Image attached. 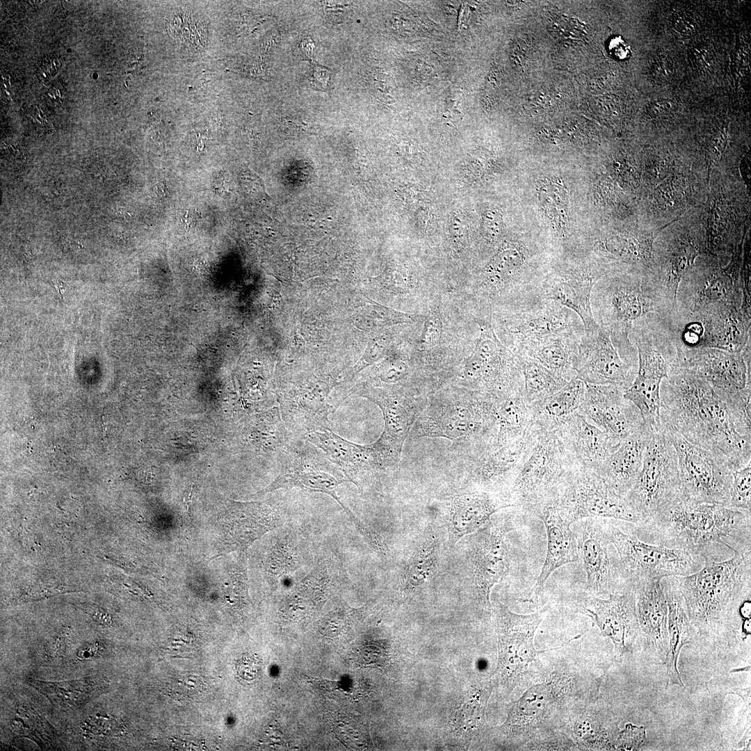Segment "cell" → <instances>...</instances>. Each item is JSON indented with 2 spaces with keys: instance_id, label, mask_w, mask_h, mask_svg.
I'll return each mask as SVG.
<instances>
[{
  "instance_id": "cell-34",
  "label": "cell",
  "mask_w": 751,
  "mask_h": 751,
  "mask_svg": "<svg viewBox=\"0 0 751 751\" xmlns=\"http://www.w3.org/2000/svg\"><path fill=\"white\" fill-rule=\"evenodd\" d=\"M661 581L668 604L669 651L665 665L668 685H677L685 688L678 669L679 656L682 647L691 643L695 634L674 576L663 578Z\"/></svg>"
},
{
  "instance_id": "cell-6",
  "label": "cell",
  "mask_w": 751,
  "mask_h": 751,
  "mask_svg": "<svg viewBox=\"0 0 751 751\" xmlns=\"http://www.w3.org/2000/svg\"><path fill=\"white\" fill-rule=\"evenodd\" d=\"M496 396L474 392L463 401L432 404L417 421L415 437H442L467 448L475 462L495 449Z\"/></svg>"
},
{
  "instance_id": "cell-48",
  "label": "cell",
  "mask_w": 751,
  "mask_h": 751,
  "mask_svg": "<svg viewBox=\"0 0 751 751\" xmlns=\"http://www.w3.org/2000/svg\"><path fill=\"white\" fill-rule=\"evenodd\" d=\"M646 739V732L643 727H637L627 724L624 730L620 732L615 743L617 750H634L643 745Z\"/></svg>"
},
{
  "instance_id": "cell-29",
  "label": "cell",
  "mask_w": 751,
  "mask_h": 751,
  "mask_svg": "<svg viewBox=\"0 0 751 751\" xmlns=\"http://www.w3.org/2000/svg\"><path fill=\"white\" fill-rule=\"evenodd\" d=\"M654 431L644 423L623 439L619 447L609 456L590 467L610 487L625 496L640 474L645 448Z\"/></svg>"
},
{
  "instance_id": "cell-24",
  "label": "cell",
  "mask_w": 751,
  "mask_h": 751,
  "mask_svg": "<svg viewBox=\"0 0 751 751\" xmlns=\"http://www.w3.org/2000/svg\"><path fill=\"white\" fill-rule=\"evenodd\" d=\"M580 612L592 619L601 636L612 640L620 656L629 652L642 636L633 589L611 594L608 599L592 596L582 603Z\"/></svg>"
},
{
  "instance_id": "cell-15",
  "label": "cell",
  "mask_w": 751,
  "mask_h": 751,
  "mask_svg": "<svg viewBox=\"0 0 751 751\" xmlns=\"http://www.w3.org/2000/svg\"><path fill=\"white\" fill-rule=\"evenodd\" d=\"M674 367L687 369L703 378L724 398L750 404V346L741 353L678 346Z\"/></svg>"
},
{
  "instance_id": "cell-22",
  "label": "cell",
  "mask_w": 751,
  "mask_h": 751,
  "mask_svg": "<svg viewBox=\"0 0 751 751\" xmlns=\"http://www.w3.org/2000/svg\"><path fill=\"white\" fill-rule=\"evenodd\" d=\"M543 619L541 612L520 615L499 605L496 622L503 677L514 686L524 676L538 652L533 646L535 631Z\"/></svg>"
},
{
  "instance_id": "cell-35",
  "label": "cell",
  "mask_w": 751,
  "mask_h": 751,
  "mask_svg": "<svg viewBox=\"0 0 751 751\" xmlns=\"http://www.w3.org/2000/svg\"><path fill=\"white\" fill-rule=\"evenodd\" d=\"M583 332H568L530 341L514 352L535 360L570 381L576 377L574 363Z\"/></svg>"
},
{
  "instance_id": "cell-1",
  "label": "cell",
  "mask_w": 751,
  "mask_h": 751,
  "mask_svg": "<svg viewBox=\"0 0 751 751\" xmlns=\"http://www.w3.org/2000/svg\"><path fill=\"white\" fill-rule=\"evenodd\" d=\"M661 427L726 461L734 471L751 460L750 408L721 396L698 375L674 367L661 384Z\"/></svg>"
},
{
  "instance_id": "cell-26",
  "label": "cell",
  "mask_w": 751,
  "mask_h": 751,
  "mask_svg": "<svg viewBox=\"0 0 751 751\" xmlns=\"http://www.w3.org/2000/svg\"><path fill=\"white\" fill-rule=\"evenodd\" d=\"M227 515L220 519L218 554L244 553L257 540L279 527L277 510L261 502H235Z\"/></svg>"
},
{
  "instance_id": "cell-14",
  "label": "cell",
  "mask_w": 751,
  "mask_h": 751,
  "mask_svg": "<svg viewBox=\"0 0 751 751\" xmlns=\"http://www.w3.org/2000/svg\"><path fill=\"white\" fill-rule=\"evenodd\" d=\"M554 502L571 524L586 517L620 520L634 524L642 519L623 496L590 467L578 468Z\"/></svg>"
},
{
  "instance_id": "cell-47",
  "label": "cell",
  "mask_w": 751,
  "mask_h": 751,
  "mask_svg": "<svg viewBox=\"0 0 751 751\" xmlns=\"http://www.w3.org/2000/svg\"><path fill=\"white\" fill-rule=\"evenodd\" d=\"M409 366L405 360L394 357L381 364L376 376L385 383L395 384L406 378Z\"/></svg>"
},
{
  "instance_id": "cell-54",
  "label": "cell",
  "mask_w": 751,
  "mask_h": 751,
  "mask_svg": "<svg viewBox=\"0 0 751 751\" xmlns=\"http://www.w3.org/2000/svg\"><path fill=\"white\" fill-rule=\"evenodd\" d=\"M60 67V61L54 56L44 58L39 65V74L41 78L49 79L56 74Z\"/></svg>"
},
{
  "instance_id": "cell-4",
  "label": "cell",
  "mask_w": 751,
  "mask_h": 751,
  "mask_svg": "<svg viewBox=\"0 0 751 751\" xmlns=\"http://www.w3.org/2000/svg\"><path fill=\"white\" fill-rule=\"evenodd\" d=\"M638 356L637 375L624 396L640 411L643 422L661 427L662 380L675 366L679 341L672 320L652 315L636 323L629 333Z\"/></svg>"
},
{
  "instance_id": "cell-25",
  "label": "cell",
  "mask_w": 751,
  "mask_h": 751,
  "mask_svg": "<svg viewBox=\"0 0 751 751\" xmlns=\"http://www.w3.org/2000/svg\"><path fill=\"white\" fill-rule=\"evenodd\" d=\"M540 428L533 423L510 444L483 454L474 462L473 474L479 489L506 496L533 447ZM500 495V494H499Z\"/></svg>"
},
{
  "instance_id": "cell-43",
  "label": "cell",
  "mask_w": 751,
  "mask_h": 751,
  "mask_svg": "<svg viewBox=\"0 0 751 751\" xmlns=\"http://www.w3.org/2000/svg\"><path fill=\"white\" fill-rule=\"evenodd\" d=\"M417 315L395 311L385 307L371 305L364 310L360 316L359 323L362 328L368 330L377 326L411 323L416 321Z\"/></svg>"
},
{
  "instance_id": "cell-31",
  "label": "cell",
  "mask_w": 751,
  "mask_h": 751,
  "mask_svg": "<svg viewBox=\"0 0 751 751\" xmlns=\"http://www.w3.org/2000/svg\"><path fill=\"white\" fill-rule=\"evenodd\" d=\"M691 320L698 321L702 327L698 348L741 353L750 346V313L742 307H726L681 322Z\"/></svg>"
},
{
  "instance_id": "cell-11",
  "label": "cell",
  "mask_w": 751,
  "mask_h": 751,
  "mask_svg": "<svg viewBox=\"0 0 751 751\" xmlns=\"http://www.w3.org/2000/svg\"><path fill=\"white\" fill-rule=\"evenodd\" d=\"M627 525L622 528L607 519L606 530L620 560L627 586L632 588L641 581L668 576L690 575L702 567L687 552L639 539Z\"/></svg>"
},
{
  "instance_id": "cell-37",
  "label": "cell",
  "mask_w": 751,
  "mask_h": 751,
  "mask_svg": "<svg viewBox=\"0 0 751 751\" xmlns=\"http://www.w3.org/2000/svg\"><path fill=\"white\" fill-rule=\"evenodd\" d=\"M585 390L586 383L575 377L558 391L530 405L533 423L551 431L559 422L579 412Z\"/></svg>"
},
{
  "instance_id": "cell-8",
  "label": "cell",
  "mask_w": 751,
  "mask_h": 751,
  "mask_svg": "<svg viewBox=\"0 0 751 751\" xmlns=\"http://www.w3.org/2000/svg\"><path fill=\"white\" fill-rule=\"evenodd\" d=\"M280 474L258 494L299 487L328 494L343 508L360 534L368 541L374 538L375 533L353 514L337 493L339 485L351 482L350 478L321 450L302 438L293 437L280 454Z\"/></svg>"
},
{
  "instance_id": "cell-45",
  "label": "cell",
  "mask_w": 751,
  "mask_h": 751,
  "mask_svg": "<svg viewBox=\"0 0 751 751\" xmlns=\"http://www.w3.org/2000/svg\"><path fill=\"white\" fill-rule=\"evenodd\" d=\"M442 330V321L439 311L436 307H432L424 321L421 334L417 341L418 348L425 350L437 346L440 341Z\"/></svg>"
},
{
  "instance_id": "cell-40",
  "label": "cell",
  "mask_w": 751,
  "mask_h": 751,
  "mask_svg": "<svg viewBox=\"0 0 751 751\" xmlns=\"http://www.w3.org/2000/svg\"><path fill=\"white\" fill-rule=\"evenodd\" d=\"M516 355L522 371L523 397L529 405L551 396L569 382L535 360L524 355Z\"/></svg>"
},
{
  "instance_id": "cell-16",
  "label": "cell",
  "mask_w": 751,
  "mask_h": 751,
  "mask_svg": "<svg viewBox=\"0 0 751 751\" xmlns=\"http://www.w3.org/2000/svg\"><path fill=\"white\" fill-rule=\"evenodd\" d=\"M607 519L586 517L574 524L577 551L586 574V588L595 596L631 589L622 576L617 550L606 530Z\"/></svg>"
},
{
  "instance_id": "cell-30",
  "label": "cell",
  "mask_w": 751,
  "mask_h": 751,
  "mask_svg": "<svg viewBox=\"0 0 751 751\" xmlns=\"http://www.w3.org/2000/svg\"><path fill=\"white\" fill-rule=\"evenodd\" d=\"M661 580L641 581L633 590L642 636L665 665L668 654V604Z\"/></svg>"
},
{
  "instance_id": "cell-32",
  "label": "cell",
  "mask_w": 751,
  "mask_h": 751,
  "mask_svg": "<svg viewBox=\"0 0 751 751\" xmlns=\"http://www.w3.org/2000/svg\"><path fill=\"white\" fill-rule=\"evenodd\" d=\"M534 515L543 522L547 537L545 560L535 583L536 590L540 591L556 570L578 562L579 557L572 524L561 514L554 501L543 506Z\"/></svg>"
},
{
  "instance_id": "cell-27",
  "label": "cell",
  "mask_w": 751,
  "mask_h": 751,
  "mask_svg": "<svg viewBox=\"0 0 751 751\" xmlns=\"http://www.w3.org/2000/svg\"><path fill=\"white\" fill-rule=\"evenodd\" d=\"M551 431L577 467L599 463L613 453L622 442L588 422L579 412L559 422Z\"/></svg>"
},
{
  "instance_id": "cell-55",
  "label": "cell",
  "mask_w": 751,
  "mask_h": 751,
  "mask_svg": "<svg viewBox=\"0 0 751 751\" xmlns=\"http://www.w3.org/2000/svg\"><path fill=\"white\" fill-rule=\"evenodd\" d=\"M610 54L617 59H624L630 54L629 47L620 36L612 38L608 45Z\"/></svg>"
},
{
  "instance_id": "cell-3",
  "label": "cell",
  "mask_w": 751,
  "mask_h": 751,
  "mask_svg": "<svg viewBox=\"0 0 751 751\" xmlns=\"http://www.w3.org/2000/svg\"><path fill=\"white\" fill-rule=\"evenodd\" d=\"M696 637L732 639L750 626L751 553L706 562L697 572L674 576Z\"/></svg>"
},
{
  "instance_id": "cell-42",
  "label": "cell",
  "mask_w": 751,
  "mask_h": 751,
  "mask_svg": "<svg viewBox=\"0 0 751 751\" xmlns=\"http://www.w3.org/2000/svg\"><path fill=\"white\" fill-rule=\"evenodd\" d=\"M276 547L270 568L274 579L279 581L298 570L302 565V560L300 547L294 537L287 534Z\"/></svg>"
},
{
  "instance_id": "cell-39",
  "label": "cell",
  "mask_w": 751,
  "mask_h": 751,
  "mask_svg": "<svg viewBox=\"0 0 751 751\" xmlns=\"http://www.w3.org/2000/svg\"><path fill=\"white\" fill-rule=\"evenodd\" d=\"M496 415L499 430L495 450L522 437L533 423L531 406L522 394L498 396Z\"/></svg>"
},
{
  "instance_id": "cell-21",
  "label": "cell",
  "mask_w": 751,
  "mask_h": 751,
  "mask_svg": "<svg viewBox=\"0 0 751 751\" xmlns=\"http://www.w3.org/2000/svg\"><path fill=\"white\" fill-rule=\"evenodd\" d=\"M514 528L510 519L488 525L476 537L470 549V561L474 598L478 606L490 612V592L508 570L509 561L504 542L506 535Z\"/></svg>"
},
{
  "instance_id": "cell-49",
  "label": "cell",
  "mask_w": 751,
  "mask_h": 751,
  "mask_svg": "<svg viewBox=\"0 0 751 751\" xmlns=\"http://www.w3.org/2000/svg\"><path fill=\"white\" fill-rule=\"evenodd\" d=\"M108 652V643L103 640H96L80 646L76 652V657L80 661H90L103 657Z\"/></svg>"
},
{
  "instance_id": "cell-53",
  "label": "cell",
  "mask_w": 751,
  "mask_h": 751,
  "mask_svg": "<svg viewBox=\"0 0 751 751\" xmlns=\"http://www.w3.org/2000/svg\"><path fill=\"white\" fill-rule=\"evenodd\" d=\"M727 140V131L724 129L720 132V134L713 140L711 145H710L708 152V159L709 165L715 163L716 160L720 156L721 152L725 149Z\"/></svg>"
},
{
  "instance_id": "cell-51",
  "label": "cell",
  "mask_w": 751,
  "mask_h": 751,
  "mask_svg": "<svg viewBox=\"0 0 751 751\" xmlns=\"http://www.w3.org/2000/svg\"><path fill=\"white\" fill-rule=\"evenodd\" d=\"M677 109V103L670 99H659L649 104L646 111L653 118H665L674 113Z\"/></svg>"
},
{
  "instance_id": "cell-50",
  "label": "cell",
  "mask_w": 751,
  "mask_h": 751,
  "mask_svg": "<svg viewBox=\"0 0 751 751\" xmlns=\"http://www.w3.org/2000/svg\"><path fill=\"white\" fill-rule=\"evenodd\" d=\"M70 642V638L65 632H62L54 636L45 645V655L49 659L61 658L65 654Z\"/></svg>"
},
{
  "instance_id": "cell-33",
  "label": "cell",
  "mask_w": 751,
  "mask_h": 751,
  "mask_svg": "<svg viewBox=\"0 0 751 751\" xmlns=\"http://www.w3.org/2000/svg\"><path fill=\"white\" fill-rule=\"evenodd\" d=\"M512 507L502 496L477 489L457 495L452 500L449 529L455 541L474 533L490 522L493 514Z\"/></svg>"
},
{
  "instance_id": "cell-20",
  "label": "cell",
  "mask_w": 751,
  "mask_h": 751,
  "mask_svg": "<svg viewBox=\"0 0 751 751\" xmlns=\"http://www.w3.org/2000/svg\"><path fill=\"white\" fill-rule=\"evenodd\" d=\"M702 251L694 238L680 236L670 240L655 252L644 275L645 282L663 309L677 315L676 299L679 285L693 266Z\"/></svg>"
},
{
  "instance_id": "cell-2",
  "label": "cell",
  "mask_w": 751,
  "mask_h": 751,
  "mask_svg": "<svg viewBox=\"0 0 751 751\" xmlns=\"http://www.w3.org/2000/svg\"><path fill=\"white\" fill-rule=\"evenodd\" d=\"M629 527L641 540L683 550L702 566L751 553V510L683 499Z\"/></svg>"
},
{
  "instance_id": "cell-52",
  "label": "cell",
  "mask_w": 751,
  "mask_h": 751,
  "mask_svg": "<svg viewBox=\"0 0 751 751\" xmlns=\"http://www.w3.org/2000/svg\"><path fill=\"white\" fill-rule=\"evenodd\" d=\"M81 609L97 624L105 627L111 625V617L109 613L103 608L93 604H81Z\"/></svg>"
},
{
  "instance_id": "cell-38",
  "label": "cell",
  "mask_w": 751,
  "mask_h": 751,
  "mask_svg": "<svg viewBox=\"0 0 751 751\" xmlns=\"http://www.w3.org/2000/svg\"><path fill=\"white\" fill-rule=\"evenodd\" d=\"M358 394L380 408L385 421L382 434L402 449L414 421L405 401L394 392L380 389H364Z\"/></svg>"
},
{
  "instance_id": "cell-17",
  "label": "cell",
  "mask_w": 751,
  "mask_h": 751,
  "mask_svg": "<svg viewBox=\"0 0 751 751\" xmlns=\"http://www.w3.org/2000/svg\"><path fill=\"white\" fill-rule=\"evenodd\" d=\"M499 319L506 347L513 353L524 344L547 336L584 332L579 316L560 303L538 299L506 309Z\"/></svg>"
},
{
  "instance_id": "cell-10",
  "label": "cell",
  "mask_w": 751,
  "mask_h": 751,
  "mask_svg": "<svg viewBox=\"0 0 751 751\" xmlns=\"http://www.w3.org/2000/svg\"><path fill=\"white\" fill-rule=\"evenodd\" d=\"M625 499L642 522L684 499L677 453L662 427L652 433L640 474Z\"/></svg>"
},
{
  "instance_id": "cell-44",
  "label": "cell",
  "mask_w": 751,
  "mask_h": 751,
  "mask_svg": "<svg viewBox=\"0 0 751 751\" xmlns=\"http://www.w3.org/2000/svg\"><path fill=\"white\" fill-rule=\"evenodd\" d=\"M728 508L751 510V462L732 471Z\"/></svg>"
},
{
  "instance_id": "cell-46",
  "label": "cell",
  "mask_w": 751,
  "mask_h": 751,
  "mask_svg": "<svg viewBox=\"0 0 751 751\" xmlns=\"http://www.w3.org/2000/svg\"><path fill=\"white\" fill-rule=\"evenodd\" d=\"M387 349L385 338L378 337L370 341L362 356L347 373L346 378L347 380L353 378L364 368L382 359L385 355Z\"/></svg>"
},
{
  "instance_id": "cell-5",
  "label": "cell",
  "mask_w": 751,
  "mask_h": 751,
  "mask_svg": "<svg viewBox=\"0 0 751 751\" xmlns=\"http://www.w3.org/2000/svg\"><path fill=\"white\" fill-rule=\"evenodd\" d=\"M590 305L595 322L609 332L617 348L627 353L637 352L629 339L636 323L652 315L675 318L650 292L644 275L630 270L602 276L593 286Z\"/></svg>"
},
{
  "instance_id": "cell-41",
  "label": "cell",
  "mask_w": 751,
  "mask_h": 751,
  "mask_svg": "<svg viewBox=\"0 0 751 751\" xmlns=\"http://www.w3.org/2000/svg\"><path fill=\"white\" fill-rule=\"evenodd\" d=\"M437 565L436 546L433 540L423 544L407 563L401 580L403 588L412 591L422 586L435 574Z\"/></svg>"
},
{
  "instance_id": "cell-12",
  "label": "cell",
  "mask_w": 751,
  "mask_h": 751,
  "mask_svg": "<svg viewBox=\"0 0 751 751\" xmlns=\"http://www.w3.org/2000/svg\"><path fill=\"white\" fill-rule=\"evenodd\" d=\"M479 336L464 363V374L478 391L497 396L523 394L524 380L517 356L495 333L492 318H477Z\"/></svg>"
},
{
  "instance_id": "cell-36",
  "label": "cell",
  "mask_w": 751,
  "mask_h": 751,
  "mask_svg": "<svg viewBox=\"0 0 751 751\" xmlns=\"http://www.w3.org/2000/svg\"><path fill=\"white\" fill-rule=\"evenodd\" d=\"M26 683L51 704L70 709L81 707L109 691L108 683L97 676L59 681L29 678Z\"/></svg>"
},
{
  "instance_id": "cell-19",
  "label": "cell",
  "mask_w": 751,
  "mask_h": 751,
  "mask_svg": "<svg viewBox=\"0 0 751 751\" xmlns=\"http://www.w3.org/2000/svg\"><path fill=\"white\" fill-rule=\"evenodd\" d=\"M608 270L599 262L561 264L546 274L540 289L539 299L554 300L574 312L585 331L598 326L591 309L593 286Z\"/></svg>"
},
{
  "instance_id": "cell-28",
  "label": "cell",
  "mask_w": 751,
  "mask_h": 751,
  "mask_svg": "<svg viewBox=\"0 0 751 751\" xmlns=\"http://www.w3.org/2000/svg\"><path fill=\"white\" fill-rule=\"evenodd\" d=\"M302 438L321 450L357 487L364 474L387 467L374 444L353 443L335 434L330 428L309 433Z\"/></svg>"
},
{
  "instance_id": "cell-18",
  "label": "cell",
  "mask_w": 751,
  "mask_h": 751,
  "mask_svg": "<svg viewBox=\"0 0 751 751\" xmlns=\"http://www.w3.org/2000/svg\"><path fill=\"white\" fill-rule=\"evenodd\" d=\"M638 368V354L622 351L607 330L598 325L584 330L574 363L577 378L586 383L612 385L624 392L633 382Z\"/></svg>"
},
{
  "instance_id": "cell-13",
  "label": "cell",
  "mask_w": 751,
  "mask_h": 751,
  "mask_svg": "<svg viewBox=\"0 0 751 751\" xmlns=\"http://www.w3.org/2000/svg\"><path fill=\"white\" fill-rule=\"evenodd\" d=\"M662 428L677 453L684 499L727 507L732 471L726 461L677 433Z\"/></svg>"
},
{
  "instance_id": "cell-23",
  "label": "cell",
  "mask_w": 751,
  "mask_h": 751,
  "mask_svg": "<svg viewBox=\"0 0 751 751\" xmlns=\"http://www.w3.org/2000/svg\"><path fill=\"white\" fill-rule=\"evenodd\" d=\"M624 393L612 385L586 383L579 412L590 423L622 440L644 424L640 411Z\"/></svg>"
},
{
  "instance_id": "cell-7",
  "label": "cell",
  "mask_w": 751,
  "mask_h": 751,
  "mask_svg": "<svg viewBox=\"0 0 751 751\" xmlns=\"http://www.w3.org/2000/svg\"><path fill=\"white\" fill-rule=\"evenodd\" d=\"M553 431L540 428L537 440L521 467L506 498L513 508L534 515L556 500L574 471Z\"/></svg>"
},
{
  "instance_id": "cell-9",
  "label": "cell",
  "mask_w": 751,
  "mask_h": 751,
  "mask_svg": "<svg viewBox=\"0 0 751 751\" xmlns=\"http://www.w3.org/2000/svg\"><path fill=\"white\" fill-rule=\"evenodd\" d=\"M740 255L736 251L732 260L722 267L713 260L693 266L682 278L677 290V318L685 321L719 309L742 307L748 291L740 277Z\"/></svg>"
}]
</instances>
